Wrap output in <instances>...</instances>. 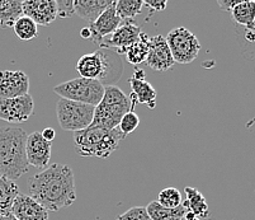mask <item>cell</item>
I'll return each mask as SVG.
<instances>
[{"mask_svg":"<svg viewBox=\"0 0 255 220\" xmlns=\"http://www.w3.org/2000/svg\"><path fill=\"white\" fill-rule=\"evenodd\" d=\"M116 220H151V218L146 212V208L135 206V208L127 210L124 214H121Z\"/></svg>","mask_w":255,"mask_h":220,"instance_id":"f1b7e54d","label":"cell"},{"mask_svg":"<svg viewBox=\"0 0 255 220\" xmlns=\"http://www.w3.org/2000/svg\"><path fill=\"white\" fill-rule=\"evenodd\" d=\"M13 31L20 41H31L38 37L39 34L36 23L25 15L18 18L17 22L13 25Z\"/></svg>","mask_w":255,"mask_h":220,"instance_id":"d4e9b609","label":"cell"},{"mask_svg":"<svg viewBox=\"0 0 255 220\" xmlns=\"http://www.w3.org/2000/svg\"><path fill=\"white\" fill-rule=\"evenodd\" d=\"M75 68L82 78L99 80L102 84L120 79L122 74V62L117 55L102 48L92 54L83 55Z\"/></svg>","mask_w":255,"mask_h":220,"instance_id":"277c9868","label":"cell"},{"mask_svg":"<svg viewBox=\"0 0 255 220\" xmlns=\"http://www.w3.org/2000/svg\"><path fill=\"white\" fill-rule=\"evenodd\" d=\"M128 111H131V102L124 90L116 85H104V96L94 111L92 126L115 130Z\"/></svg>","mask_w":255,"mask_h":220,"instance_id":"5b68a950","label":"cell"},{"mask_svg":"<svg viewBox=\"0 0 255 220\" xmlns=\"http://www.w3.org/2000/svg\"><path fill=\"white\" fill-rule=\"evenodd\" d=\"M157 203L166 209H177L183 204L182 194L175 187H168V189H164L163 191L159 192Z\"/></svg>","mask_w":255,"mask_h":220,"instance_id":"4316f807","label":"cell"},{"mask_svg":"<svg viewBox=\"0 0 255 220\" xmlns=\"http://www.w3.org/2000/svg\"><path fill=\"white\" fill-rule=\"evenodd\" d=\"M23 15L20 0H0V25L13 27Z\"/></svg>","mask_w":255,"mask_h":220,"instance_id":"603a6c76","label":"cell"},{"mask_svg":"<svg viewBox=\"0 0 255 220\" xmlns=\"http://www.w3.org/2000/svg\"><path fill=\"white\" fill-rule=\"evenodd\" d=\"M234 20L249 31H255V1H240L231 10Z\"/></svg>","mask_w":255,"mask_h":220,"instance_id":"7402d4cb","label":"cell"},{"mask_svg":"<svg viewBox=\"0 0 255 220\" xmlns=\"http://www.w3.org/2000/svg\"><path fill=\"white\" fill-rule=\"evenodd\" d=\"M149 47H150V38L149 36L142 32L138 37V40L129 45L125 51V56H126L127 61L131 65H140L142 62L146 61L147 55H149Z\"/></svg>","mask_w":255,"mask_h":220,"instance_id":"44dd1931","label":"cell"},{"mask_svg":"<svg viewBox=\"0 0 255 220\" xmlns=\"http://www.w3.org/2000/svg\"><path fill=\"white\" fill-rule=\"evenodd\" d=\"M29 76L22 70L0 71V98H17L29 94Z\"/></svg>","mask_w":255,"mask_h":220,"instance_id":"4fadbf2b","label":"cell"},{"mask_svg":"<svg viewBox=\"0 0 255 220\" xmlns=\"http://www.w3.org/2000/svg\"><path fill=\"white\" fill-rule=\"evenodd\" d=\"M171 220H185V218L183 217V218H177V219H171Z\"/></svg>","mask_w":255,"mask_h":220,"instance_id":"8d00e7d4","label":"cell"},{"mask_svg":"<svg viewBox=\"0 0 255 220\" xmlns=\"http://www.w3.org/2000/svg\"><path fill=\"white\" fill-rule=\"evenodd\" d=\"M0 220H17V219H15V218L13 217L11 214H9V215H6V217H4V218H0Z\"/></svg>","mask_w":255,"mask_h":220,"instance_id":"d590c367","label":"cell"},{"mask_svg":"<svg viewBox=\"0 0 255 220\" xmlns=\"http://www.w3.org/2000/svg\"><path fill=\"white\" fill-rule=\"evenodd\" d=\"M112 3L113 0H74V11L92 24Z\"/></svg>","mask_w":255,"mask_h":220,"instance_id":"ac0fdd59","label":"cell"},{"mask_svg":"<svg viewBox=\"0 0 255 220\" xmlns=\"http://www.w3.org/2000/svg\"><path fill=\"white\" fill-rule=\"evenodd\" d=\"M41 134H42L43 138H45L47 141H50V143L55 139V136H56V133H55V130H53L52 127H46L45 130H43Z\"/></svg>","mask_w":255,"mask_h":220,"instance_id":"d6a6232c","label":"cell"},{"mask_svg":"<svg viewBox=\"0 0 255 220\" xmlns=\"http://www.w3.org/2000/svg\"><path fill=\"white\" fill-rule=\"evenodd\" d=\"M128 82L137 103L146 105L149 108L156 107V90L145 79V71L142 69L136 68Z\"/></svg>","mask_w":255,"mask_h":220,"instance_id":"e0dca14e","label":"cell"},{"mask_svg":"<svg viewBox=\"0 0 255 220\" xmlns=\"http://www.w3.org/2000/svg\"><path fill=\"white\" fill-rule=\"evenodd\" d=\"M19 194V187L14 181L0 176V218L10 214L13 201Z\"/></svg>","mask_w":255,"mask_h":220,"instance_id":"ffe728a7","label":"cell"},{"mask_svg":"<svg viewBox=\"0 0 255 220\" xmlns=\"http://www.w3.org/2000/svg\"><path fill=\"white\" fill-rule=\"evenodd\" d=\"M240 1H233V0H219L217 4H219L220 8L224 11H231L234 9V6L238 5Z\"/></svg>","mask_w":255,"mask_h":220,"instance_id":"1f68e13d","label":"cell"},{"mask_svg":"<svg viewBox=\"0 0 255 220\" xmlns=\"http://www.w3.org/2000/svg\"><path fill=\"white\" fill-rule=\"evenodd\" d=\"M143 6L152 9L154 11H163L168 6L166 0H157V1H143Z\"/></svg>","mask_w":255,"mask_h":220,"instance_id":"4dcf8cb0","label":"cell"},{"mask_svg":"<svg viewBox=\"0 0 255 220\" xmlns=\"http://www.w3.org/2000/svg\"><path fill=\"white\" fill-rule=\"evenodd\" d=\"M27 133L20 127H0V176L15 181L28 172L25 153Z\"/></svg>","mask_w":255,"mask_h":220,"instance_id":"7a4b0ae2","label":"cell"},{"mask_svg":"<svg viewBox=\"0 0 255 220\" xmlns=\"http://www.w3.org/2000/svg\"><path fill=\"white\" fill-rule=\"evenodd\" d=\"M94 106L64 98H60L56 103L57 121L65 131L76 133L89 127L94 119Z\"/></svg>","mask_w":255,"mask_h":220,"instance_id":"52a82bcc","label":"cell"},{"mask_svg":"<svg viewBox=\"0 0 255 220\" xmlns=\"http://www.w3.org/2000/svg\"><path fill=\"white\" fill-rule=\"evenodd\" d=\"M165 40L171 51L174 61L178 64L193 62L202 47L198 38L185 27H177L169 31Z\"/></svg>","mask_w":255,"mask_h":220,"instance_id":"ba28073f","label":"cell"},{"mask_svg":"<svg viewBox=\"0 0 255 220\" xmlns=\"http://www.w3.org/2000/svg\"><path fill=\"white\" fill-rule=\"evenodd\" d=\"M143 8L142 0H118L116 1V11L122 20L133 19Z\"/></svg>","mask_w":255,"mask_h":220,"instance_id":"484cf974","label":"cell"},{"mask_svg":"<svg viewBox=\"0 0 255 220\" xmlns=\"http://www.w3.org/2000/svg\"><path fill=\"white\" fill-rule=\"evenodd\" d=\"M121 24H122V19L117 15V11H116V1H113L99 15V18L96 22L89 24L90 33H92L90 40H92V42L94 45L99 46L102 41L104 38H107V37H110Z\"/></svg>","mask_w":255,"mask_h":220,"instance_id":"5bb4252c","label":"cell"},{"mask_svg":"<svg viewBox=\"0 0 255 220\" xmlns=\"http://www.w3.org/2000/svg\"><path fill=\"white\" fill-rule=\"evenodd\" d=\"M57 15L60 18H70L75 14L74 0H57Z\"/></svg>","mask_w":255,"mask_h":220,"instance_id":"f546056e","label":"cell"},{"mask_svg":"<svg viewBox=\"0 0 255 220\" xmlns=\"http://www.w3.org/2000/svg\"><path fill=\"white\" fill-rule=\"evenodd\" d=\"M51 149L52 143L46 140L39 131L29 134L25 143V153L29 166L39 170H46L51 159Z\"/></svg>","mask_w":255,"mask_h":220,"instance_id":"8fae6325","label":"cell"},{"mask_svg":"<svg viewBox=\"0 0 255 220\" xmlns=\"http://www.w3.org/2000/svg\"><path fill=\"white\" fill-rule=\"evenodd\" d=\"M22 10L36 24L48 25L57 18L56 0H24Z\"/></svg>","mask_w":255,"mask_h":220,"instance_id":"9a60e30c","label":"cell"},{"mask_svg":"<svg viewBox=\"0 0 255 220\" xmlns=\"http://www.w3.org/2000/svg\"><path fill=\"white\" fill-rule=\"evenodd\" d=\"M80 36H82L83 38H85V40H88V38H89V40H90V37H92V33H90L89 27H85V28H83L82 31H80Z\"/></svg>","mask_w":255,"mask_h":220,"instance_id":"836d02e7","label":"cell"},{"mask_svg":"<svg viewBox=\"0 0 255 220\" xmlns=\"http://www.w3.org/2000/svg\"><path fill=\"white\" fill-rule=\"evenodd\" d=\"M185 220H203V219H199V218H197L196 215L194 214H192L191 212H187V214H185ZM208 220H211V219H208Z\"/></svg>","mask_w":255,"mask_h":220,"instance_id":"e575fe53","label":"cell"},{"mask_svg":"<svg viewBox=\"0 0 255 220\" xmlns=\"http://www.w3.org/2000/svg\"><path fill=\"white\" fill-rule=\"evenodd\" d=\"M29 196L47 212L71 206L76 200L75 177L70 167L62 163L48 166L29 182Z\"/></svg>","mask_w":255,"mask_h":220,"instance_id":"6da1fadb","label":"cell"},{"mask_svg":"<svg viewBox=\"0 0 255 220\" xmlns=\"http://www.w3.org/2000/svg\"><path fill=\"white\" fill-rule=\"evenodd\" d=\"M53 92L60 96V98L97 107L104 96V84H102L99 80L85 79L79 76L56 85L53 88Z\"/></svg>","mask_w":255,"mask_h":220,"instance_id":"8992f818","label":"cell"},{"mask_svg":"<svg viewBox=\"0 0 255 220\" xmlns=\"http://www.w3.org/2000/svg\"><path fill=\"white\" fill-rule=\"evenodd\" d=\"M34 102L31 94L17 97V98H0V120L20 124L33 115Z\"/></svg>","mask_w":255,"mask_h":220,"instance_id":"9c48e42d","label":"cell"},{"mask_svg":"<svg viewBox=\"0 0 255 220\" xmlns=\"http://www.w3.org/2000/svg\"><path fill=\"white\" fill-rule=\"evenodd\" d=\"M145 64L152 70L160 71V73L173 68L175 61H174L165 37L157 34V36L150 38L149 55H147Z\"/></svg>","mask_w":255,"mask_h":220,"instance_id":"7c38bea8","label":"cell"},{"mask_svg":"<svg viewBox=\"0 0 255 220\" xmlns=\"http://www.w3.org/2000/svg\"><path fill=\"white\" fill-rule=\"evenodd\" d=\"M126 136L120 129L106 130L98 126H92L84 130L74 133V145L75 150L82 157H96V158H108L118 149L120 141Z\"/></svg>","mask_w":255,"mask_h":220,"instance_id":"3957f363","label":"cell"},{"mask_svg":"<svg viewBox=\"0 0 255 220\" xmlns=\"http://www.w3.org/2000/svg\"><path fill=\"white\" fill-rule=\"evenodd\" d=\"M142 33L140 25L136 24L133 19L125 20V23L118 27L111 37H107L101 42L98 46L102 50H110V48H115L117 55H124L126 48L129 45L138 40L140 34Z\"/></svg>","mask_w":255,"mask_h":220,"instance_id":"30bf717a","label":"cell"},{"mask_svg":"<svg viewBox=\"0 0 255 220\" xmlns=\"http://www.w3.org/2000/svg\"><path fill=\"white\" fill-rule=\"evenodd\" d=\"M184 192L187 194V200L183 201V205L187 208L188 212H191L192 214H194L199 219H211L210 208H208V204L206 201L205 196L197 189L189 186L185 187Z\"/></svg>","mask_w":255,"mask_h":220,"instance_id":"d6986e66","label":"cell"},{"mask_svg":"<svg viewBox=\"0 0 255 220\" xmlns=\"http://www.w3.org/2000/svg\"><path fill=\"white\" fill-rule=\"evenodd\" d=\"M10 214L17 220H48V212L27 194H19L13 201Z\"/></svg>","mask_w":255,"mask_h":220,"instance_id":"2e32d148","label":"cell"},{"mask_svg":"<svg viewBox=\"0 0 255 220\" xmlns=\"http://www.w3.org/2000/svg\"><path fill=\"white\" fill-rule=\"evenodd\" d=\"M138 125H140V117L136 115L135 110H131L122 117L120 125H118V129L125 136H127L133 133L137 129Z\"/></svg>","mask_w":255,"mask_h":220,"instance_id":"83f0119b","label":"cell"},{"mask_svg":"<svg viewBox=\"0 0 255 220\" xmlns=\"http://www.w3.org/2000/svg\"><path fill=\"white\" fill-rule=\"evenodd\" d=\"M146 212L151 218V220H171L185 217L188 210L183 204L177 209H166V208L160 205L157 201H151L149 205L146 206Z\"/></svg>","mask_w":255,"mask_h":220,"instance_id":"cb8c5ba5","label":"cell"}]
</instances>
